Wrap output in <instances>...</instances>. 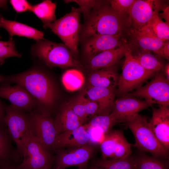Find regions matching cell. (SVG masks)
<instances>
[{
    "label": "cell",
    "mask_w": 169,
    "mask_h": 169,
    "mask_svg": "<svg viewBox=\"0 0 169 169\" xmlns=\"http://www.w3.org/2000/svg\"><path fill=\"white\" fill-rule=\"evenodd\" d=\"M85 78L81 71L76 69L66 70L62 77V82L67 90L74 91L80 88L84 84Z\"/></svg>",
    "instance_id": "obj_28"
},
{
    "label": "cell",
    "mask_w": 169,
    "mask_h": 169,
    "mask_svg": "<svg viewBox=\"0 0 169 169\" xmlns=\"http://www.w3.org/2000/svg\"><path fill=\"white\" fill-rule=\"evenodd\" d=\"M69 104L74 113L84 123L88 117L86 114L84 92L82 93L74 101Z\"/></svg>",
    "instance_id": "obj_34"
},
{
    "label": "cell",
    "mask_w": 169,
    "mask_h": 169,
    "mask_svg": "<svg viewBox=\"0 0 169 169\" xmlns=\"http://www.w3.org/2000/svg\"><path fill=\"white\" fill-rule=\"evenodd\" d=\"M5 115L4 104L0 100V125L5 124L4 120Z\"/></svg>",
    "instance_id": "obj_42"
},
{
    "label": "cell",
    "mask_w": 169,
    "mask_h": 169,
    "mask_svg": "<svg viewBox=\"0 0 169 169\" xmlns=\"http://www.w3.org/2000/svg\"><path fill=\"white\" fill-rule=\"evenodd\" d=\"M163 11L161 14V17L164 19L166 22L169 23V6H165L163 8L162 6L161 8Z\"/></svg>",
    "instance_id": "obj_41"
},
{
    "label": "cell",
    "mask_w": 169,
    "mask_h": 169,
    "mask_svg": "<svg viewBox=\"0 0 169 169\" xmlns=\"http://www.w3.org/2000/svg\"><path fill=\"white\" fill-rule=\"evenodd\" d=\"M4 123L18 153L23 157L31 133L29 113L20 111L10 105L4 104Z\"/></svg>",
    "instance_id": "obj_6"
},
{
    "label": "cell",
    "mask_w": 169,
    "mask_h": 169,
    "mask_svg": "<svg viewBox=\"0 0 169 169\" xmlns=\"http://www.w3.org/2000/svg\"><path fill=\"white\" fill-rule=\"evenodd\" d=\"M84 92L88 99L98 104V109L96 115L110 114L115 101L116 93L115 88L87 86Z\"/></svg>",
    "instance_id": "obj_18"
},
{
    "label": "cell",
    "mask_w": 169,
    "mask_h": 169,
    "mask_svg": "<svg viewBox=\"0 0 169 169\" xmlns=\"http://www.w3.org/2000/svg\"><path fill=\"white\" fill-rule=\"evenodd\" d=\"M134 159L130 155L117 159L101 158L95 160L93 163L102 169H134Z\"/></svg>",
    "instance_id": "obj_27"
},
{
    "label": "cell",
    "mask_w": 169,
    "mask_h": 169,
    "mask_svg": "<svg viewBox=\"0 0 169 169\" xmlns=\"http://www.w3.org/2000/svg\"><path fill=\"white\" fill-rule=\"evenodd\" d=\"M152 116L149 125L154 135L162 146L169 151V108L152 107Z\"/></svg>",
    "instance_id": "obj_17"
},
{
    "label": "cell",
    "mask_w": 169,
    "mask_h": 169,
    "mask_svg": "<svg viewBox=\"0 0 169 169\" xmlns=\"http://www.w3.org/2000/svg\"><path fill=\"white\" fill-rule=\"evenodd\" d=\"M29 115L31 133L39 141L46 150L50 154L53 151L57 136L54 120L50 116L42 114L36 108Z\"/></svg>",
    "instance_id": "obj_9"
},
{
    "label": "cell",
    "mask_w": 169,
    "mask_h": 169,
    "mask_svg": "<svg viewBox=\"0 0 169 169\" xmlns=\"http://www.w3.org/2000/svg\"><path fill=\"white\" fill-rule=\"evenodd\" d=\"M124 43L122 35H98L89 38L84 47L85 54L89 58L100 53L114 49Z\"/></svg>",
    "instance_id": "obj_20"
},
{
    "label": "cell",
    "mask_w": 169,
    "mask_h": 169,
    "mask_svg": "<svg viewBox=\"0 0 169 169\" xmlns=\"http://www.w3.org/2000/svg\"><path fill=\"white\" fill-rule=\"evenodd\" d=\"M15 167L11 163H8L0 165V169H15Z\"/></svg>",
    "instance_id": "obj_44"
},
{
    "label": "cell",
    "mask_w": 169,
    "mask_h": 169,
    "mask_svg": "<svg viewBox=\"0 0 169 169\" xmlns=\"http://www.w3.org/2000/svg\"><path fill=\"white\" fill-rule=\"evenodd\" d=\"M7 0H0V8H6L7 6ZM1 38V36L0 34V39Z\"/></svg>",
    "instance_id": "obj_45"
},
{
    "label": "cell",
    "mask_w": 169,
    "mask_h": 169,
    "mask_svg": "<svg viewBox=\"0 0 169 169\" xmlns=\"http://www.w3.org/2000/svg\"><path fill=\"white\" fill-rule=\"evenodd\" d=\"M56 4L50 0H44L32 5L30 12L33 13L42 21L44 28L56 20L55 16Z\"/></svg>",
    "instance_id": "obj_26"
},
{
    "label": "cell",
    "mask_w": 169,
    "mask_h": 169,
    "mask_svg": "<svg viewBox=\"0 0 169 169\" xmlns=\"http://www.w3.org/2000/svg\"><path fill=\"white\" fill-rule=\"evenodd\" d=\"M162 6L159 0H135L126 17V27L137 30L146 28Z\"/></svg>",
    "instance_id": "obj_11"
},
{
    "label": "cell",
    "mask_w": 169,
    "mask_h": 169,
    "mask_svg": "<svg viewBox=\"0 0 169 169\" xmlns=\"http://www.w3.org/2000/svg\"><path fill=\"white\" fill-rule=\"evenodd\" d=\"M126 34L132 45L141 50L152 51L161 56L163 41L147 29L137 30L126 27L123 34Z\"/></svg>",
    "instance_id": "obj_16"
},
{
    "label": "cell",
    "mask_w": 169,
    "mask_h": 169,
    "mask_svg": "<svg viewBox=\"0 0 169 169\" xmlns=\"http://www.w3.org/2000/svg\"><path fill=\"white\" fill-rule=\"evenodd\" d=\"M6 75L0 74V84L6 83Z\"/></svg>",
    "instance_id": "obj_46"
},
{
    "label": "cell",
    "mask_w": 169,
    "mask_h": 169,
    "mask_svg": "<svg viewBox=\"0 0 169 169\" xmlns=\"http://www.w3.org/2000/svg\"><path fill=\"white\" fill-rule=\"evenodd\" d=\"M117 123L111 114L105 115H95L87 123L88 125L95 128L105 136L111 130L113 126Z\"/></svg>",
    "instance_id": "obj_32"
},
{
    "label": "cell",
    "mask_w": 169,
    "mask_h": 169,
    "mask_svg": "<svg viewBox=\"0 0 169 169\" xmlns=\"http://www.w3.org/2000/svg\"><path fill=\"white\" fill-rule=\"evenodd\" d=\"M124 96L115 100L110 113L117 123H125L138 115L141 111L152 106L146 101L131 95Z\"/></svg>",
    "instance_id": "obj_15"
},
{
    "label": "cell",
    "mask_w": 169,
    "mask_h": 169,
    "mask_svg": "<svg viewBox=\"0 0 169 169\" xmlns=\"http://www.w3.org/2000/svg\"><path fill=\"white\" fill-rule=\"evenodd\" d=\"M102 158H123L131 153V146L120 130H111L105 135L100 143Z\"/></svg>",
    "instance_id": "obj_13"
},
{
    "label": "cell",
    "mask_w": 169,
    "mask_h": 169,
    "mask_svg": "<svg viewBox=\"0 0 169 169\" xmlns=\"http://www.w3.org/2000/svg\"><path fill=\"white\" fill-rule=\"evenodd\" d=\"M54 121L57 136L75 129L84 124L74 113L69 104L60 109Z\"/></svg>",
    "instance_id": "obj_24"
},
{
    "label": "cell",
    "mask_w": 169,
    "mask_h": 169,
    "mask_svg": "<svg viewBox=\"0 0 169 169\" xmlns=\"http://www.w3.org/2000/svg\"><path fill=\"white\" fill-rule=\"evenodd\" d=\"M124 41L126 48L125 58L117 85V92L123 95L134 89L140 88L156 73L147 71L141 66L134 58L130 47Z\"/></svg>",
    "instance_id": "obj_5"
},
{
    "label": "cell",
    "mask_w": 169,
    "mask_h": 169,
    "mask_svg": "<svg viewBox=\"0 0 169 169\" xmlns=\"http://www.w3.org/2000/svg\"><path fill=\"white\" fill-rule=\"evenodd\" d=\"M22 55L16 49L14 41L12 38L8 41H0V65H3L5 60L10 57L20 58Z\"/></svg>",
    "instance_id": "obj_33"
},
{
    "label": "cell",
    "mask_w": 169,
    "mask_h": 169,
    "mask_svg": "<svg viewBox=\"0 0 169 169\" xmlns=\"http://www.w3.org/2000/svg\"><path fill=\"white\" fill-rule=\"evenodd\" d=\"M100 0H66L64 2L66 3L74 2L79 6V8L85 17H87L91 10L101 3Z\"/></svg>",
    "instance_id": "obj_36"
},
{
    "label": "cell",
    "mask_w": 169,
    "mask_h": 169,
    "mask_svg": "<svg viewBox=\"0 0 169 169\" xmlns=\"http://www.w3.org/2000/svg\"><path fill=\"white\" fill-rule=\"evenodd\" d=\"M87 17L83 31L84 38L98 35H122L126 27V18L115 12L108 1H102Z\"/></svg>",
    "instance_id": "obj_2"
},
{
    "label": "cell",
    "mask_w": 169,
    "mask_h": 169,
    "mask_svg": "<svg viewBox=\"0 0 169 169\" xmlns=\"http://www.w3.org/2000/svg\"><path fill=\"white\" fill-rule=\"evenodd\" d=\"M135 0H111L108 1L112 9L119 14L126 17L130 9Z\"/></svg>",
    "instance_id": "obj_35"
},
{
    "label": "cell",
    "mask_w": 169,
    "mask_h": 169,
    "mask_svg": "<svg viewBox=\"0 0 169 169\" xmlns=\"http://www.w3.org/2000/svg\"><path fill=\"white\" fill-rule=\"evenodd\" d=\"M124 44L120 47L100 53L89 58L88 66L91 71L108 67L118 63L125 56L126 48Z\"/></svg>",
    "instance_id": "obj_21"
},
{
    "label": "cell",
    "mask_w": 169,
    "mask_h": 169,
    "mask_svg": "<svg viewBox=\"0 0 169 169\" xmlns=\"http://www.w3.org/2000/svg\"><path fill=\"white\" fill-rule=\"evenodd\" d=\"M50 168H45V169H50Z\"/></svg>",
    "instance_id": "obj_49"
},
{
    "label": "cell",
    "mask_w": 169,
    "mask_h": 169,
    "mask_svg": "<svg viewBox=\"0 0 169 169\" xmlns=\"http://www.w3.org/2000/svg\"><path fill=\"white\" fill-rule=\"evenodd\" d=\"M146 28L163 41L169 40V23L163 21L158 13L154 15Z\"/></svg>",
    "instance_id": "obj_31"
},
{
    "label": "cell",
    "mask_w": 169,
    "mask_h": 169,
    "mask_svg": "<svg viewBox=\"0 0 169 169\" xmlns=\"http://www.w3.org/2000/svg\"><path fill=\"white\" fill-rule=\"evenodd\" d=\"M161 56L169 60V40L164 41L161 48Z\"/></svg>",
    "instance_id": "obj_40"
},
{
    "label": "cell",
    "mask_w": 169,
    "mask_h": 169,
    "mask_svg": "<svg viewBox=\"0 0 169 169\" xmlns=\"http://www.w3.org/2000/svg\"><path fill=\"white\" fill-rule=\"evenodd\" d=\"M119 77L117 69L115 66L93 70L88 77V86L115 88Z\"/></svg>",
    "instance_id": "obj_22"
},
{
    "label": "cell",
    "mask_w": 169,
    "mask_h": 169,
    "mask_svg": "<svg viewBox=\"0 0 169 169\" xmlns=\"http://www.w3.org/2000/svg\"><path fill=\"white\" fill-rule=\"evenodd\" d=\"M84 95L86 115L88 118L93 117L96 115L98 105L95 102L88 99L84 94Z\"/></svg>",
    "instance_id": "obj_39"
},
{
    "label": "cell",
    "mask_w": 169,
    "mask_h": 169,
    "mask_svg": "<svg viewBox=\"0 0 169 169\" xmlns=\"http://www.w3.org/2000/svg\"><path fill=\"white\" fill-rule=\"evenodd\" d=\"M133 56L145 69L155 72L163 71L164 65L150 51L141 50L138 54Z\"/></svg>",
    "instance_id": "obj_30"
},
{
    "label": "cell",
    "mask_w": 169,
    "mask_h": 169,
    "mask_svg": "<svg viewBox=\"0 0 169 169\" xmlns=\"http://www.w3.org/2000/svg\"><path fill=\"white\" fill-rule=\"evenodd\" d=\"M6 83H15L25 89L35 99L36 108L44 115L50 116L58 97L55 84L48 74L35 64L24 72L6 75Z\"/></svg>",
    "instance_id": "obj_1"
},
{
    "label": "cell",
    "mask_w": 169,
    "mask_h": 169,
    "mask_svg": "<svg viewBox=\"0 0 169 169\" xmlns=\"http://www.w3.org/2000/svg\"><path fill=\"white\" fill-rule=\"evenodd\" d=\"M54 169H58V168H55ZM78 169H82L80 168H79Z\"/></svg>",
    "instance_id": "obj_48"
},
{
    "label": "cell",
    "mask_w": 169,
    "mask_h": 169,
    "mask_svg": "<svg viewBox=\"0 0 169 169\" xmlns=\"http://www.w3.org/2000/svg\"><path fill=\"white\" fill-rule=\"evenodd\" d=\"M150 81L131 95L144 99L151 106L157 104L159 106H169V81L160 71L156 72Z\"/></svg>",
    "instance_id": "obj_8"
},
{
    "label": "cell",
    "mask_w": 169,
    "mask_h": 169,
    "mask_svg": "<svg viewBox=\"0 0 169 169\" xmlns=\"http://www.w3.org/2000/svg\"><path fill=\"white\" fill-rule=\"evenodd\" d=\"M163 159L145 155L135 157L134 169H167V164Z\"/></svg>",
    "instance_id": "obj_29"
},
{
    "label": "cell",
    "mask_w": 169,
    "mask_h": 169,
    "mask_svg": "<svg viewBox=\"0 0 169 169\" xmlns=\"http://www.w3.org/2000/svg\"><path fill=\"white\" fill-rule=\"evenodd\" d=\"M125 123L134 136L135 147L141 151L149 152L153 156L168 159L169 151L154 135L147 121V117L138 114Z\"/></svg>",
    "instance_id": "obj_4"
},
{
    "label": "cell",
    "mask_w": 169,
    "mask_h": 169,
    "mask_svg": "<svg viewBox=\"0 0 169 169\" xmlns=\"http://www.w3.org/2000/svg\"><path fill=\"white\" fill-rule=\"evenodd\" d=\"M0 28H3L7 31L10 38L16 35L36 41L45 39L42 31L22 23L6 19L0 14Z\"/></svg>",
    "instance_id": "obj_23"
},
{
    "label": "cell",
    "mask_w": 169,
    "mask_h": 169,
    "mask_svg": "<svg viewBox=\"0 0 169 169\" xmlns=\"http://www.w3.org/2000/svg\"><path fill=\"white\" fill-rule=\"evenodd\" d=\"M87 125V131L88 132L89 137L90 144H98L100 143L102 140L104 135L98 129L91 126Z\"/></svg>",
    "instance_id": "obj_37"
},
{
    "label": "cell",
    "mask_w": 169,
    "mask_h": 169,
    "mask_svg": "<svg viewBox=\"0 0 169 169\" xmlns=\"http://www.w3.org/2000/svg\"><path fill=\"white\" fill-rule=\"evenodd\" d=\"M90 144L87 124L73 130L58 135L53 147V151L78 147Z\"/></svg>",
    "instance_id": "obj_19"
},
{
    "label": "cell",
    "mask_w": 169,
    "mask_h": 169,
    "mask_svg": "<svg viewBox=\"0 0 169 169\" xmlns=\"http://www.w3.org/2000/svg\"><path fill=\"white\" fill-rule=\"evenodd\" d=\"M87 169H102L101 168L97 167V166L93 165L92 166H91Z\"/></svg>",
    "instance_id": "obj_47"
},
{
    "label": "cell",
    "mask_w": 169,
    "mask_h": 169,
    "mask_svg": "<svg viewBox=\"0 0 169 169\" xmlns=\"http://www.w3.org/2000/svg\"><path fill=\"white\" fill-rule=\"evenodd\" d=\"M10 2L13 8L17 13L30 11L32 5L27 0H11Z\"/></svg>",
    "instance_id": "obj_38"
},
{
    "label": "cell",
    "mask_w": 169,
    "mask_h": 169,
    "mask_svg": "<svg viewBox=\"0 0 169 169\" xmlns=\"http://www.w3.org/2000/svg\"><path fill=\"white\" fill-rule=\"evenodd\" d=\"M12 141L6 124L0 125V165L11 163L20 156L13 147Z\"/></svg>",
    "instance_id": "obj_25"
},
{
    "label": "cell",
    "mask_w": 169,
    "mask_h": 169,
    "mask_svg": "<svg viewBox=\"0 0 169 169\" xmlns=\"http://www.w3.org/2000/svg\"><path fill=\"white\" fill-rule=\"evenodd\" d=\"M23 157L22 162L15 169L50 168L54 162V157L31 133Z\"/></svg>",
    "instance_id": "obj_10"
},
{
    "label": "cell",
    "mask_w": 169,
    "mask_h": 169,
    "mask_svg": "<svg viewBox=\"0 0 169 169\" xmlns=\"http://www.w3.org/2000/svg\"><path fill=\"white\" fill-rule=\"evenodd\" d=\"M162 71L166 79L169 81V64L168 63L164 66Z\"/></svg>",
    "instance_id": "obj_43"
},
{
    "label": "cell",
    "mask_w": 169,
    "mask_h": 169,
    "mask_svg": "<svg viewBox=\"0 0 169 169\" xmlns=\"http://www.w3.org/2000/svg\"><path fill=\"white\" fill-rule=\"evenodd\" d=\"M81 13L79 8L72 7L70 12L46 27L57 35L72 52L75 54L78 53Z\"/></svg>",
    "instance_id": "obj_7"
},
{
    "label": "cell",
    "mask_w": 169,
    "mask_h": 169,
    "mask_svg": "<svg viewBox=\"0 0 169 169\" xmlns=\"http://www.w3.org/2000/svg\"><path fill=\"white\" fill-rule=\"evenodd\" d=\"M70 50L64 44L48 40L36 41L31 54L49 67L73 68L83 69V66L73 57Z\"/></svg>",
    "instance_id": "obj_3"
},
{
    "label": "cell",
    "mask_w": 169,
    "mask_h": 169,
    "mask_svg": "<svg viewBox=\"0 0 169 169\" xmlns=\"http://www.w3.org/2000/svg\"><path fill=\"white\" fill-rule=\"evenodd\" d=\"M0 98L8 100L13 107L26 113L31 112L37 106V101L33 96L17 84L11 86L9 84H0Z\"/></svg>",
    "instance_id": "obj_14"
},
{
    "label": "cell",
    "mask_w": 169,
    "mask_h": 169,
    "mask_svg": "<svg viewBox=\"0 0 169 169\" xmlns=\"http://www.w3.org/2000/svg\"><path fill=\"white\" fill-rule=\"evenodd\" d=\"M95 151L92 145L89 144L82 146L55 150L56 155L54 157L55 168L65 169L71 166H76L82 169L86 165Z\"/></svg>",
    "instance_id": "obj_12"
}]
</instances>
